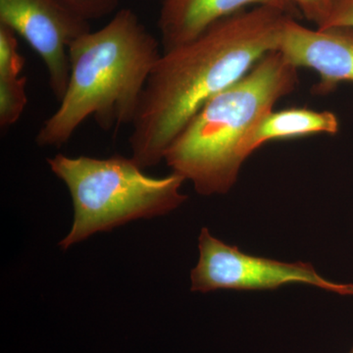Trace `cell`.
<instances>
[{
	"label": "cell",
	"mask_w": 353,
	"mask_h": 353,
	"mask_svg": "<svg viewBox=\"0 0 353 353\" xmlns=\"http://www.w3.org/2000/svg\"><path fill=\"white\" fill-rule=\"evenodd\" d=\"M288 15L256 6L218 21L189 43L163 51L146 82L132 122V158L157 166L199 109L277 50ZM294 18V17H292Z\"/></svg>",
	"instance_id": "6da1fadb"
},
{
	"label": "cell",
	"mask_w": 353,
	"mask_h": 353,
	"mask_svg": "<svg viewBox=\"0 0 353 353\" xmlns=\"http://www.w3.org/2000/svg\"><path fill=\"white\" fill-rule=\"evenodd\" d=\"M340 122L331 111L294 108L265 114L248 132L243 145V157H250L260 146L269 141L338 134Z\"/></svg>",
	"instance_id": "9c48e42d"
},
{
	"label": "cell",
	"mask_w": 353,
	"mask_h": 353,
	"mask_svg": "<svg viewBox=\"0 0 353 353\" xmlns=\"http://www.w3.org/2000/svg\"><path fill=\"white\" fill-rule=\"evenodd\" d=\"M83 19H101L117 9L120 0H57Z\"/></svg>",
	"instance_id": "8fae6325"
},
{
	"label": "cell",
	"mask_w": 353,
	"mask_h": 353,
	"mask_svg": "<svg viewBox=\"0 0 353 353\" xmlns=\"http://www.w3.org/2000/svg\"><path fill=\"white\" fill-rule=\"evenodd\" d=\"M161 54L157 39L129 8L118 11L99 31L77 39L69 48L66 92L36 143L63 145L90 116L104 131L132 125Z\"/></svg>",
	"instance_id": "7a4b0ae2"
},
{
	"label": "cell",
	"mask_w": 353,
	"mask_h": 353,
	"mask_svg": "<svg viewBox=\"0 0 353 353\" xmlns=\"http://www.w3.org/2000/svg\"><path fill=\"white\" fill-rule=\"evenodd\" d=\"M48 163L67 185L73 201V225L59 243L64 250L97 232L170 213L188 199L181 192L185 181L182 176L172 172L152 178L132 157L99 159L59 153L48 158Z\"/></svg>",
	"instance_id": "277c9868"
},
{
	"label": "cell",
	"mask_w": 353,
	"mask_h": 353,
	"mask_svg": "<svg viewBox=\"0 0 353 353\" xmlns=\"http://www.w3.org/2000/svg\"><path fill=\"white\" fill-rule=\"evenodd\" d=\"M199 262L190 274L192 292L276 290L285 285L301 284L353 296V284L327 280L312 264L290 263L246 254L238 246L229 245L213 236L208 228H203L199 234Z\"/></svg>",
	"instance_id": "5b68a950"
},
{
	"label": "cell",
	"mask_w": 353,
	"mask_h": 353,
	"mask_svg": "<svg viewBox=\"0 0 353 353\" xmlns=\"http://www.w3.org/2000/svg\"><path fill=\"white\" fill-rule=\"evenodd\" d=\"M345 27L353 29V0H331L328 17L317 29Z\"/></svg>",
	"instance_id": "7c38bea8"
},
{
	"label": "cell",
	"mask_w": 353,
	"mask_h": 353,
	"mask_svg": "<svg viewBox=\"0 0 353 353\" xmlns=\"http://www.w3.org/2000/svg\"><path fill=\"white\" fill-rule=\"evenodd\" d=\"M296 68L312 70L319 76L313 90L328 94L341 83H353V29H310L296 18L285 21L278 50Z\"/></svg>",
	"instance_id": "52a82bcc"
},
{
	"label": "cell",
	"mask_w": 353,
	"mask_h": 353,
	"mask_svg": "<svg viewBox=\"0 0 353 353\" xmlns=\"http://www.w3.org/2000/svg\"><path fill=\"white\" fill-rule=\"evenodd\" d=\"M161 1H162V0H161Z\"/></svg>",
	"instance_id": "9a60e30c"
},
{
	"label": "cell",
	"mask_w": 353,
	"mask_h": 353,
	"mask_svg": "<svg viewBox=\"0 0 353 353\" xmlns=\"http://www.w3.org/2000/svg\"><path fill=\"white\" fill-rule=\"evenodd\" d=\"M301 15L321 28L328 17L331 0H290Z\"/></svg>",
	"instance_id": "4fadbf2b"
},
{
	"label": "cell",
	"mask_w": 353,
	"mask_h": 353,
	"mask_svg": "<svg viewBox=\"0 0 353 353\" xmlns=\"http://www.w3.org/2000/svg\"><path fill=\"white\" fill-rule=\"evenodd\" d=\"M299 83V68L270 51L240 81L206 102L174 139L164 160L204 196L234 187L245 161L243 145L254 125Z\"/></svg>",
	"instance_id": "3957f363"
},
{
	"label": "cell",
	"mask_w": 353,
	"mask_h": 353,
	"mask_svg": "<svg viewBox=\"0 0 353 353\" xmlns=\"http://www.w3.org/2000/svg\"><path fill=\"white\" fill-rule=\"evenodd\" d=\"M256 6L274 7L294 18L301 15L290 0H162L158 28L163 51L189 43L218 21Z\"/></svg>",
	"instance_id": "ba28073f"
},
{
	"label": "cell",
	"mask_w": 353,
	"mask_h": 353,
	"mask_svg": "<svg viewBox=\"0 0 353 353\" xmlns=\"http://www.w3.org/2000/svg\"><path fill=\"white\" fill-rule=\"evenodd\" d=\"M348 353H353V345H352V347L350 348V352H348Z\"/></svg>",
	"instance_id": "5bb4252c"
},
{
	"label": "cell",
	"mask_w": 353,
	"mask_h": 353,
	"mask_svg": "<svg viewBox=\"0 0 353 353\" xmlns=\"http://www.w3.org/2000/svg\"><path fill=\"white\" fill-rule=\"evenodd\" d=\"M0 25L38 53L48 69L51 92L61 101L69 82L70 46L90 32L88 21L57 0H0Z\"/></svg>",
	"instance_id": "8992f818"
},
{
	"label": "cell",
	"mask_w": 353,
	"mask_h": 353,
	"mask_svg": "<svg viewBox=\"0 0 353 353\" xmlns=\"http://www.w3.org/2000/svg\"><path fill=\"white\" fill-rule=\"evenodd\" d=\"M25 58L17 34L0 25V128L6 131L20 119L28 103L27 78L21 76Z\"/></svg>",
	"instance_id": "30bf717a"
}]
</instances>
